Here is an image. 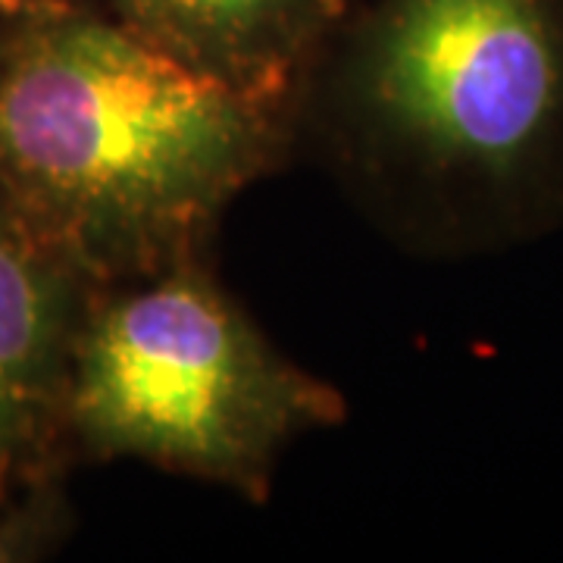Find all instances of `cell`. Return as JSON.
Masks as SVG:
<instances>
[{"label": "cell", "mask_w": 563, "mask_h": 563, "mask_svg": "<svg viewBox=\"0 0 563 563\" xmlns=\"http://www.w3.org/2000/svg\"><path fill=\"white\" fill-rule=\"evenodd\" d=\"M295 154L291 117L88 0L0 35V198L95 288L210 257L222 217Z\"/></svg>", "instance_id": "obj_2"}, {"label": "cell", "mask_w": 563, "mask_h": 563, "mask_svg": "<svg viewBox=\"0 0 563 563\" xmlns=\"http://www.w3.org/2000/svg\"><path fill=\"white\" fill-rule=\"evenodd\" d=\"M38 520H16V523H0V563L20 561L29 551H35L38 542L32 539L38 532Z\"/></svg>", "instance_id": "obj_6"}, {"label": "cell", "mask_w": 563, "mask_h": 563, "mask_svg": "<svg viewBox=\"0 0 563 563\" xmlns=\"http://www.w3.org/2000/svg\"><path fill=\"white\" fill-rule=\"evenodd\" d=\"M35 3H38V0H0V20H16L20 13H25V10L35 7Z\"/></svg>", "instance_id": "obj_7"}, {"label": "cell", "mask_w": 563, "mask_h": 563, "mask_svg": "<svg viewBox=\"0 0 563 563\" xmlns=\"http://www.w3.org/2000/svg\"><path fill=\"white\" fill-rule=\"evenodd\" d=\"M295 151L420 261L563 229V0H351L291 101Z\"/></svg>", "instance_id": "obj_1"}, {"label": "cell", "mask_w": 563, "mask_h": 563, "mask_svg": "<svg viewBox=\"0 0 563 563\" xmlns=\"http://www.w3.org/2000/svg\"><path fill=\"white\" fill-rule=\"evenodd\" d=\"M176 60L257 101H291L351 0H88Z\"/></svg>", "instance_id": "obj_5"}, {"label": "cell", "mask_w": 563, "mask_h": 563, "mask_svg": "<svg viewBox=\"0 0 563 563\" xmlns=\"http://www.w3.org/2000/svg\"><path fill=\"white\" fill-rule=\"evenodd\" d=\"M344 417L342 391L288 361L201 257L95 291L63 432L88 457L141 461L266 504L282 454Z\"/></svg>", "instance_id": "obj_3"}, {"label": "cell", "mask_w": 563, "mask_h": 563, "mask_svg": "<svg viewBox=\"0 0 563 563\" xmlns=\"http://www.w3.org/2000/svg\"><path fill=\"white\" fill-rule=\"evenodd\" d=\"M95 291L0 198V504L63 432L73 344Z\"/></svg>", "instance_id": "obj_4"}, {"label": "cell", "mask_w": 563, "mask_h": 563, "mask_svg": "<svg viewBox=\"0 0 563 563\" xmlns=\"http://www.w3.org/2000/svg\"><path fill=\"white\" fill-rule=\"evenodd\" d=\"M0 35H3V32H0Z\"/></svg>", "instance_id": "obj_8"}]
</instances>
